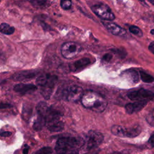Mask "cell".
<instances>
[{"label":"cell","instance_id":"7a4b0ae2","mask_svg":"<svg viewBox=\"0 0 154 154\" xmlns=\"http://www.w3.org/2000/svg\"><path fill=\"white\" fill-rule=\"evenodd\" d=\"M81 100L84 107L97 112H103L107 106L105 99L99 94L92 91L84 93Z\"/></svg>","mask_w":154,"mask_h":154},{"label":"cell","instance_id":"83f0119b","mask_svg":"<svg viewBox=\"0 0 154 154\" xmlns=\"http://www.w3.org/2000/svg\"><path fill=\"white\" fill-rule=\"evenodd\" d=\"M12 133L9 131H1L0 132V135L2 137H8L11 136Z\"/></svg>","mask_w":154,"mask_h":154},{"label":"cell","instance_id":"f546056e","mask_svg":"<svg viewBox=\"0 0 154 154\" xmlns=\"http://www.w3.org/2000/svg\"><path fill=\"white\" fill-rule=\"evenodd\" d=\"M153 137H154V135H153V133H152V134H151V135H150L149 139V144H150V146H151L152 147H153V145H154V142H153L154 138H153Z\"/></svg>","mask_w":154,"mask_h":154},{"label":"cell","instance_id":"8fae6325","mask_svg":"<svg viewBox=\"0 0 154 154\" xmlns=\"http://www.w3.org/2000/svg\"><path fill=\"white\" fill-rule=\"evenodd\" d=\"M147 100L136 101L132 103H129L125 105V109L128 114H132L140 111L147 103Z\"/></svg>","mask_w":154,"mask_h":154},{"label":"cell","instance_id":"7c38bea8","mask_svg":"<svg viewBox=\"0 0 154 154\" xmlns=\"http://www.w3.org/2000/svg\"><path fill=\"white\" fill-rule=\"evenodd\" d=\"M13 89L16 93L23 95L35 91L37 89V87L36 85L32 84L20 83L15 85Z\"/></svg>","mask_w":154,"mask_h":154},{"label":"cell","instance_id":"d6986e66","mask_svg":"<svg viewBox=\"0 0 154 154\" xmlns=\"http://www.w3.org/2000/svg\"><path fill=\"white\" fill-rule=\"evenodd\" d=\"M32 109L31 107V106L26 104L23 105V108H22V116L23 120H25V121H28L31 118V116L32 115Z\"/></svg>","mask_w":154,"mask_h":154},{"label":"cell","instance_id":"d6a6232c","mask_svg":"<svg viewBox=\"0 0 154 154\" xmlns=\"http://www.w3.org/2000/svg\"><path fill=\"white\" fill-rule=\"evenodd\" d=\"M110 154H126V151H122V152H114Z\"/></svg>","mask_w":154,"mask_h":154},{"label":"cell","instance_id":"6da1fadb","mask_svg":"<svg viewBox=\"0 0 154 154\" xmlns=\"http://www.w3.org/2000/svg\"><path fill=\"white\" fill-rule=\"evenodd\" d=\"M84 140L77 137H63L58 139L55 150L57 154H79Z\"/></svg>","mask_w":154,"mask_h":154},{"label":"cell","instance_id":"ac0fdd59","mask_svg":"<svg viewBox=\"0 0 154 154\" xmlns=\"http://www.w3.org/2000/svg\"><path fill=\"white\" fill-rule=\"evenodd\" d=\"M15 28L7 23L0 24V32L5 35H11L14 32Z\"/></svg>","mask_w":154,"mask_h":154},{"label":"cell","instance_id":"3957f363","mask_svg":"<svg viewBox=\"0 0 154 154\" xmlns=\"http://www.w3.org/2000/svg\"><path fill=\"white\" fill-rule=\"evenodd\" d=\"M83 94L84 91L82 87L73 85L62 89L58 96L63 100L76 102L81 99Z\"/></svg>","mask_w":154,"mask_h":154},{"label":"cell","instance_id":"d4e9b609","mask_svg":"<svg viewBox=\"0 0 154 154\" xmlns=\"http://www.w3.org/2000/svg\"><path fill=\"white\" fill-rule=\"evenodd\" d=\"M72 1L71 0H60L61 7L64 10H69L72 7Z\"/></svg>","mask_w":154,"mask_h":154},{"label":"cell","instance_id":"7402d4cb","mask_svg":"<svg viewBox=\"0 0 154 154\" xmlns=\"http://www.w3.org/2000/svg\"><path fill=\"white\" fill-rule=\"evenodd\" d=\"M129 30L132 34H134V35H135L138 37H142L143 36V32H142L141 29L137 26H134V25L130 26L129 27Z\"/></svg>","mask_w":154,"mask_h":154},{"label":"cell","instance_id":"9c48e42d","mask_svg":"<svg viewBox=\"0 0 154 154\" xmlns=\"http://www.w3.org/2000/svg\"><path fill=\"white\" fill-rule=\"evenodd\" d=\"M57 81V77L55 75H51L46 82L40 87V93L45 99H50Z\"/></svg>","mask_w":154,"mask_h":154},{"label":"cell","instance_id":"603a6c76","mask_svg":"<svg viewBox=\"0 0 154 154\" xmlns=\"http://www.w3.org/2000/svg\"><path fill=\"white\" fill-rule=\"evenodd\" d=\"M52 149L51 147L46 146L42 147L32 154H51L52 153Z\"/></svg>","mask_w":154,"mask_h":154},{"label":"cell","instance_id":"4dcf8cb0","mask_svg":"<svg viewBox=\"0 0 154 154\" xmlns=\"http://www.w3.org/2000/svg\"><path fill=\"white\" fill-rule=\"evenodd\" d=\"M149 51H150V52L153 54L154 53V42H152L149 46Z\"/></svg>","mask_w":154,"mask_h":154},{"label":"cell","instance_id":"52a82bcc","mask_svg":"<svg viewBox=\"0 0 154 154\" xmlns=\"http://www.w3.org/2000/svg\"><path fill=\"white\" fill-rule=\"evenodd\" d=\"M91 9L96 16L104 20L111 21L115 19V16L111 8L105 4H96L93 5Z\"/></svg>","mask_w":154,"mask_h":154},{"label":"cell","instance_id":"9a60e30c","mask_svg":"<svg viewBox=\"0 0 154 154\" xmlns=\"http://www.w3.org/2000/svg\"><path fill=\"white\" fill-rule=\"evenodd\" d=\"M48 129L51 132H60L64 129V123L61 120H59L51 123L45 125Z\"/></svg>","mask_w":154,"mask_h":154},{"label":"cell","instance_id":"8992f818","mask_svg":"<svg viewBox=\"0 0 154 154\" xmlns=\"http://www.w3.org/2000/svg\"><path fill=\"white\" fill-rule=\"evenodd\" d=\"M82 48L80 45L73 42H68L63 43L61 48L62 56L66 59L75 57L81 52Z\"/></svg>","mask_w":154,"mask_h":154},{"label":"cell","instance_id":"5bb4252c","mask_svg":"<svg viewBox=\"0 0 154 154\" xmlns=\"http://www.w3.org/2000/svg\"><path fill=\"white\" fill-rule=\"evenodd\" d=\"M91 63L90 60L88 58L84 57L77 61L69 64V69L71 72H76L78 70L82 69L90 64Z\"/></svg>","mask_w":154,"mask_h":154},{"label":"cell","instance_id":"4316f807","mask_svg":"<svg viewBox=\"0 0 154 154\" xmlns=\"http://www.w3.org/2000/svg\"><path fill=\"white\" fill-rule=\"evenodd\" d=\"M112 55L109 53H107L103 56L102 58L105 61H109L112 59Z\"/></svg>","mask_w":154,"mask_h":154},{"label":"cell","instance_id":"e575fe53","mask_svg":"<svg viewBox=\"0 0 154 154\" xmlns=\"http://www.w3.org/2000/svg\"><path fill=\"white\" fill-rule=\"evenodd\" d=\"M151 32V34H152V35H153V34H154V32H153V29H152V30H151V32Z\"/></svg>","mask_w":154,"mask_h":154},{"label":"cell","instance_id":"1f68e13d","mask_svg":"<svg viewBox=\"0 0 154 154\" xmlns=\"http://www.w3.org/2000/svg\"><path fill=\"white\" fill-rule=\"evenodd\" d=\"M28 151H29V147L26 146L23 150V154H28Z\"/></svg>","mask_w":154,"mask_h":154},{"label":"cell","instance_id":"484cf974","mask_svg":"<svg viewBox=\"0 0 154 154\" xmlns=\"http://www.w3.org/2000/svg\"><path fill=\"white\" fill-rule=\"evenodd\" d=\"M146 120H147V122L149 123V125H150V126H153V111L151 112V113H149L147 117H146Z\"/></svg>","mask_w":154,"mask_h":154},{"label":"cell","instance_id":"2e32d148","mask_svg":"<svg viewBox=\"0 0 154 154\" xmlns=\"http://www.w3.org/2000/svg\"><path fill=\"white\" fill-rule=\"evenodd\" d=\"M122 75H124L125 77H126L128 79H130L131 81L135 84L137 83L140 79V76L138 75V73L135 70L128 69L123 72Z\"/></svg>","mask_w":154,"mask_h":154},{"label":"cell","instance_id":"8d00e7d4","mask_svg":"<svg viewBox=\"0 0 154 154\" xmlns=\"http://www.w3.org/2000/svg\"><path fill=\"white\" fill-rule=\"evenodd\" d=\"M1 1V0H0V1Z\"/></svg>","mask_w":154,"mask_h":154},{"label":"cell","instance_id":"ba28073f","mask_svg":"<svg viewBox=\"0 0 154 154\" xmlns=\"http://www.w3.org/2000/svg\"><path fill=\"white\" fill-rule=\"evenodd\" d=\"M127 96L129 99L135 101H141L152 100L153 98V93L146 89H139L129 91Z\"/></svg>","mask_w":154,"mask_h":154},{"label":"cell","instance_id":"e0dca14e","mask_svg":"<svg viewBox=\"0 0 154 154\" xmlns=\"http://www.w3.org/2000/svg\"><path fill=\"white\" fill-rule=\"evenodd\" d=\"M45 125H46V122H45V118L42 116L37 114V119H35L33 124V126H32L33 129L36 131H41L42 128L45 126Z\"/></svg>","mask_w":154,"mask_h":154},{"label":"cell","instance_id":"d590c367","mask_svg":"<svg viewBox=\"0 0 154 154\" xmlns=\"http://www.w3.org/2000/svg\"><path fill=\"white\" fill-rule=\"evenodd\" d=\"M140 1H142V2H144V0H140Z\"/></svg>","mask_w":154,"mask_h":154},{"label":"cell","instance_id":"4fadbf2b","mask_svg":"<svg viewBox=\"0 0 154 154\" xmlns=\"http://www.w3.org/2000/svg\"><path fill=\"white\" fill-rule=\"evenodd\" d=\"M37 73L38 72L35 70H25L14 73L12 76V78L13 80L18 81L28 80L34 78Z\"/></svg>","mask_w":154,"mask_h":154},{"label":"cell","instance_id":"5b68a950","mask_svg":"<svg viewBox=\"0 0 154 154\" xmlns=\"http://www.w3.org/2000/svg\"><path fill=\"white\" fill-rule=\"evenodd\" d=\"M103 140V135L102 133L90 130L87 133L86 136V141H84L85 144L86 149L88 150H92L96 149Z\"/></svg>","mask_w":154,"mask_h":154},{"label":"cell","instance_id":"cb8c5ba5","mask_svg":"<svg viewBox=\"0 0 154 154\" xmlns=\"http://www.w3.org/2000/svg\"><path fill=\"white\" fill-rule=\"evenodd\" d=\"M48 0H31V4L37 8L44 7L47 3Z\"/></svg>","mask_w":154,"mask_h":154},{"label":"cell","instance_id":"ffe728a7","mask_svg":"<svg viewBox=\"0 0 154 154\" xmlns=\"http://www.w3.org/2000/svg\"><path fill=\"white\" fill-rule=\"evenodd\" d=\"M141 79L146 83H151L153 82V77L151 76L150 75L143 72V71H140V75H139Z\"/></svg>","mask_w":154,"mask_h":154},{"label":"cell","instance_id":"f1b7e54d","mask_svg":"<svg viewBox=\"0 0 154 154\" xmlns=\"http://www.w3.org/2000/svg\"><path fill=\"white\" fill-rule=\"evenodd\" d=\"M11 105L7 103H0V109H5L11 107Z\"/></svg>","mask_w":154,"mask_h":154},{"label":"cell","instance_id":"277c9868","mask_svg":"<svg viewBox=\"0 0 154 154\" xmlns=\"http://www.w3.org/2000/svg\"><path fill=\"white\" fill-rule=\"evenodd\" d=\"M111 133L119 137L134 138L138 136L141 132V129L139 126L125 128L120 125H113L111 128Z\"/></svg>","mask_w":154,"mask_h":154},{"label":"cell","instance_id":"30bf717a","mask_svg":"<svg viewBox=\"0 0 154 154\" xmlns=\"http://www.w3.org/2000/svg\"><path fill=\"white\" fill-rule=\"evenodd\" d=\"M103 25L105 28L113 35L117 36H123L126 34V31L125 29L111 22L102 21Z\"/></svg>","mask_w":154,"mask_h":154},{"label":"cell","instance_id":"836d02e7","mask_svg":"<svg viewBox=\"0 0 154 154\" xmlns=\"http://www.w3.org/2000/svg\"><path fill=\"white\" fill-rule=\"evenodd\" d=\"M149 2H150V3L153 5V2H154V0H148Z\"/></svg>","mask_w":154,"mask_h":154},{"label":"cell","instance_id":"44dd1931","mask_svg":"<svg viewBox=\"0 0 154 154\" xmlns=\"http://www.w3.org/2000/svg\"><path fill=\"white\" fill-rule=\"evenodd\" d=\"M50 75V74H44L39 76L35 81L36 84L40 87L43 85L49 79Z\"/></svg>","mask_w":154,"mask_h":154}]
</instances>
